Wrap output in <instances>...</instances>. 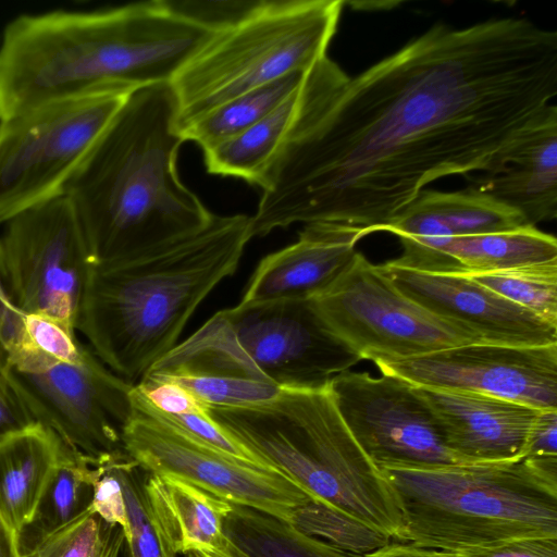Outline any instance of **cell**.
<instances>
[{
	"label": "cell",
	"instance_id": "6da1fadb",
	"mask_svg": "<svg viewBox=\"0 0 557 557\" xmlns=\"http://www.w3.org/2000/svg\"><path fill=\"white\" fill-rule=\"evenodd\" d=\"M557 96V33L522 17L433 25L356 76L305 73L251 236L295 223L382 228L430 183L497 172Z\"/></svg>",
	"mask_w": 557,
	"mask_h": 557
},
{
	"label": "cell",
	"instance_id": "7a4b0ae2",
	"mask_svg": "<svg viewBox=\"0 0 557 557\" xmlns=\"http://www.w3.org/2000/svg\"><path fill=\"white\" fill-rule=\"evenodd\" d=\"M213 35L161 0L21 15L0 48V122L98 91L171 83Z\"/></svg>",
	"mask_w": 557,
	"mask_h": 557
},
{
	"label": "cell",
	"instance_id": "3957f363",
	"mask_svg": "<svg viewBox=\"0 0 557 557\" xmlns=\"http://www.w3.org/2000/svg\"><path fill=\"white\" fill-rule=\"evenodd\" d=\"M184 141L170 83L128 95L65 187L91 264L138 255L209 224L214 214L177 173Z\"/></svg>",
	"mask_w": 557,
	"mask_h": 557
},
{
	"label": "cell",
	"instance_id": "277c9868",
	"mask_svg": "<svg viewBox=\"0 0 557 557\" xmlns=\"http://www.w3.org/2000/svg\"><path fill=\"white\" fill-rule=\"evenodd\" d=\"M250 216L214 215L199 231L109 263L91 264L75 331L134 384L176 344L197 307L238 268Z\"/></svg>",
	"mask_w": 557,
	"mask_h": 557
},
{
	"label": "cell",
	"instance_id": "5b68a950",
	"mask_svg": "<svg viewBox=\"0 0 557 557\" xmlns=\"http://www.w3.org/2000/svg\"><path fill=\"white\" fill-rule=\"evenodd\" d=\"M379 469L401 515L400 543L461 553L557 537V457Z\"/></svg>",
	"mask_w": 557,
	"mask_h": 557
},
{
	"label": "cell",
	"instance_id": "8992f818",
	"mask_svg": "<svg viewBox=\"0 0 557 557\" xmlns=\"http://www.w3.org/2000/svg\"><path fill=\"white\" fill-rule=\"evenodd\" d=\"M213 420L310 496L400 542L394 493L342 419L330 387L282 388L271 400L209 407Z\"/></svg>",
	"mask_w": 557,
	"mask_h": 557
},
{
	"label": "cell",
	"instance_id": "52a82bcc",
	"mask_svg": "<svg viewBox=\"0 0 557 557\" xmlns=\"http://www.w3.org/2000/svg\"><path fill=\"white\" fill-rule=\"evenodd\" d=\"M361 360L327 326L312 298H280L216 312L146 375H228L319 389Z\"/></svg>",
	"mask_w": 557,
	"mask_h": 557
},
{
	"label": "cell",
	"instance_id": "ba28073f",
	"mask_svg": "<svg viewBox=\"0 0 557 557\" xmlns=\"http://www.w3.org/2000/svg\"><path fill=\"white\" fill-rule=\"evenodd\" d=\"M343 0H263L238 25L214 34L171 81L183 127L213 108L326 55Z\"/></svg>",
	"mask_w": 557,
	"mask_h": 557
},
{
	"label": "cell",
	"instance_id": "9c48e42d",
	"mask_svg": "<svg viewBox=\"0 0 557 557\" xmlns=\"http://www.w3.org/2000/svg\"><path fill=\"white\" fill-rule=\"evenodd\" d=\"M131 92L98 91L0 122V224L64 195Z\"/></svg>",
	"mask_w": 557,
	"mask_h": 557
},
{
	"label": "cell",
	"instance_id": "30bf717a",
	"mask_svg": "<svg viewBox=\"0 0 557 557\" xmlns=\"http://www.w3.org/2000/svg\"><path fill=\"white\" fill-rule=\"evenodd\" d=\"M41 426L89 458L125 451L122 434L133 412L132 384L86 346L75 361L28 352L3 369Z\"/></svg>",
	"mask_w": 557,
	"mask_h": 557
},
{
	"label": "cell",
	"instance_id": "8fae6325",
	"mask_svg": "<svg viewBox=\"0 0 557 557\" xmlns=\"http://www.w3.org/2000/svg\"><path fill=\"white\" fill-rule=\"evenodd\" d=\"M327 326L361 359L389 361L484 343L401 293L362 253L312 297Z\"/></svg>",
	"mask_w": 557,
	"mask_h": 557
},
{
	"label": "cell",
	"instance_id": "7c38bea8",
	"mask_svg": "<svg viewBox=\"0 0 557 557\" xmlns=\"http://www.w3.org/2000/svg\"><path fill=\"white\" fill-rule=\"evenodd\" d=\"M133 412L124 426L125 451L146 471L188 482L228 503L292 522L313 499L284 473L224 454L182 431L134 385Z\"/></svg>",
	"mask_w": 557,
	"mask_h": 557
},
{
	"label": "cell",
	"instance_id": "4fadbf2b",
	"mask_svg": "<svg viewBox=\"0 0 557 557\" xmlns=\"http://www.w3.org/2000/svg\"><path fill=\"white\" fill-rule=\"evenodd\" d=\"M3 224L0 282L7 295L23 311L75 330L91 261L70 199L53 198Z\"/></svg>",
	"mask_w": 557,
	"mask_h": 557
},
{
	"label": "cell",
	"instance_id": "5bb4252c",
	"mask_svg": "<svg viewBox=\"0 0 557 557\" xmlns=\"http://www.w3.org/2000/svg\"><path fill=\"white\" fill-rule=\"evenodd\" d=\"M329 387L346 426L377 468L463 463L445 446L432 411L406 380L348 370Z\"/></svg>",
	"mask_w": 557,
	"mask_h": 557
},
{
	"label": "cell",
	"instance_id": "9a60e30c",
	"mask_svg": "<svg viewBox=\"0 0 557 557\" xmlns=\"http://www.w3.org/2000/svg\"><path fill=\"white\" fill-rule=\"evenodd\" d=\"M374 363L382 374L414 386L484 394L539 410L557 409V344L473 343Z\"/></svg>",
	"mask_w": 557,
	"mask_h": 557
},
{
	"label": "cell",
	"instance_id": "2e32d148",
	"mask_svg": "<svg viewBox=\"0 0 557 557\" xmlns=\"http://www.w3.org/2000/svg\"><path fill=\"white\" fill-rule=\"evenodd\" d=\"M377 269L430 312L476 333L484 343L511 346L557 344V326L466 274L420 271L392 260Z\"/></svg>",
	"mask_w": 557,
	"mask_h": 557
},
{
	"label": "cell",
	"instance_id": "e0dca14e",
	"mask_svg": "<svg viewBox=\"0 0 557 557\" xmlns=\"http://www.w3.org/2000/svg\"><path fill=\"white\" fill-rule=\"evenodd\" d=\"M432 411L445 446L463 463L523 458L540 411L484 394L416 386Z\"/></svg>",
	"mask_w": 557,
	"mask_h": 557
},
{
	"label": "cell",
	"instance_id": "ac0fdd59",
	"mask_svg": "<svg viewBox=\"0 0 557 557\" xmlns=\"http://www.w3.org/2000/svg\"><path fill=\"white\" fill-rule=\"evenodd\" d=\"M364 236L361 228L350 225L305 224L295 243L259 262L240 302L317 296L350 264L355 246Z\"/></svg>",
	"mask_w": 557,
	"mask_h": 557
},
{
	"label": "cell",
	"instance_id": "d6986e66",
	"mask_svg": "<svg viewBox=\"0 0 557 557\" xmlns=\"http://www.w3.org/2000/svg\"><path fill=\"white\" fill-rule=\"evenodd\" d=\"M474 190L519 211L529 225L557 215V107L547 106L516 136L495 173L470 177Z\"/></svg>",
	"mask_w": 557,
	"mask_h": 557
},
{
	"label": "cell",
	"instance_id": "ffe728a7",
	"mask_svg": "<svg viewBox=\"0 0 557 557\" xmlns=\"http://www.w3.org/2000/svg\"><path fill=\"white\" fill-rule=\"evenodd\" d=\"M395 264L420 271L482 274L557 259V240L535 226L450 238H399Z\"/></svg>",
	"mask_w": 557,
	"mask_h": 557
},
{
	"label": "cell",
	"instance_id": "44dd1931",
	"mask_svg": "<svg viewBox=\"0 0 557 557\" xmlns=\"http://www.w3.org/2000/svg\"><path fill=\"white\" fill-rule=\"evenodd\" d=\"M147 491L173 552L197 557H246L223 522L231 503L176 478L148 472Z\"/></svg>",
	"mask_w": 557,
	"mask_h": 557
},
{
	"label": "cell",
	"instance_id": "7402d4cb",
	"mask_svg": "<svg viewBox=\"0 0 557 557\" xmlns=\"http://www.w3.org/2000/svg\"><path fill=\"white\" fill-rule=\"evenodd\" d=\"M529 225L517 210L471 187L460 191L422 190L382 232L398 238H450Z\"/></svg>",
	"mask_w": 557,
	"mask_h": 557
},
{
	"label": "cell",
	"instance_id": "603a6c76",
	"mask_svg": "<svg viewBox=\"0 0 557 557\" xmlns=\"http://www.w3.org/2000/svg\"><path fill=\"white\" fill-rule=\"evenodd\" d=\"M65 447L40 424L0 444V512L17 535L32 521Z\"/></svg>",
	"mask_w": 557,
	"mask_h": 557
},
{
	"label": "cell",
	"instance_id": "cb8c5ba5",
	"mask_svg": "<svg viewBox=\"0 0 557 557\" xmlns=\"http://www.w3.org/2000/svg\"><path fill=\"white\" fill-rule=\"evenodd\" d=\"M298 88L261 121L203 151L207 171L262 188L293 119Z\"/></svg>",
	"mask_w": 557,
	"mask_h": 557
},
{
	"label": "cell",
	"instance_id": "d4e9b609",
	"mask_svg": "<svg viewBox=\"0 0 557 557\" xmlns=\"http://www.w3.org/2000/svg\"><path fill=\"white\" fill-rule=\"evenodd\" d=\"M99 474L96 459L66 445L32 521L18 533L21 550L82 515L91 504L94 485Z\"/></svg>",
	"mask_w": 557,
	"mask_h": 557
},
{
	"label": "cell",
	"instance_id": "484cf974",
	"mask_svg": "<svg viewBox=\"0 0 557 557\" xmlns=\"http://www.w3.org/2000/svg\"><path fill=\"white\" fill-rule=\"evenodd\" d=\"M232 543L246 557H350L292 522L231 503L223 522Z\"/></svg>",
	"mask_w": 557,
	"mask_h": 557
},
{
	"label": "cell",
	"instance_id": "4316f807",
	"mask_svg": "<svg viewBox=\"0 0 557 557\" xmlns=\"http://www.w3.org/2000/svg\"><path fill=\"white\" fill-rule=\"evenodd\" d=\"M305 72H294L236 96L180 128L184 140L202 151L261 121L299 87Z\"/></svg>",
	"mask_w": 557,
	"mask_h": 557
},
{
	"label": "cell",
	"instance_id": "83f0119b",
	"mask_svg": "<svg viewBox=\"0 0 557 557\" xmlns=\"http://www.w3.org/2000/svg\"><path fill=\"white\" fill-rule=\"evenodd\" d=\"M128 521L122 557H176L147 491L148 471L126 451L113 459Z\"/></svg>",
	"mask_w": 557,
	"mask_h": 557
},
{
	"label": "cell",
	"instance_id": "f1b7e54d",
	"mask_svg": "<svg viewBox=\"0 0 557 557\" xmlns=\"http://www.w3.org/2000/svg\"><path fill=\"white\" fill-rule=\"evenodd\" d=\"M123 529L103 520L89 506L61 529L39 539L23 557H121Z\"/></svg>",
	"mask_w": 557,
	"mask_h": 557
},
{
	"label": "cell",
	"instance_id": "f546056e",
	"mask_svg": "<svg viewBox=\"0 0 557 557\" xmlns=\"http://www.w3.org/2000/svg\"><path fill=\"white\" fill-rule=\"evenodd\" d=\"M469 276L557 326V259Z\"/></svg>",
	"mask_w": 557,
	"mask_h": 557
},
{
	"label": "cell",
	"instance_id": "4dcf8cb0",
	"mask_svg": "<svg viewBox=\"0 0 557 557\" xmlns=\"http://www.w3.org/2000/svg\"><path fill=\"white\" fill-rule=\"evenodd\" d=\"M292 523L305 533L325 541L349 555L368 554L393 541L387 535L315 499L298 508Z\"/></svg>",
	"mask_w": 557,
	"mask_h": 557
},
{
	"label": "cell",
	"instance_id": "1f68e13d",
	"mask_svg": "<svg viewBox=\"0 0 557 557\" xmlns=\"http://www.w3.org/2000/svg\"><path fill=\"white\" fill-rule=\"evenodd\" d=\"M159 379L175 381L207 406L221 408L264 403L276 397L282 389L268 382L228 375L187 374Z\"/></svg>",
	"mask_w": 557,
	"mask_h": 557
},
{
	"label": "cell",
	"instance_id": "d6a6232c",
	"mask_svg": "<svg viewBox=\"0 0 557 557\" xmlns=\"http://www.w3.org/2000/svg\"><path fill=\"white\" fill-rule=\"evenodd\" d=\"M263 0H161L166 10L213 34L225 32L249 17Z\"/></svg>",
	"mask_w": 557,
	"mask_h": 557
},
{
	"label": "cell",
	"instance_id": "836d02e7",
	"mask_svg": "<svg viewBox=\"0 0 557 557\" xmlns=\"http://www.w3.org/2000/svg\"><path fill=\"white\" fill-rule=\"evenodd\" d=\"M85 347L77 338L75 330L53 318L27 313L26 348L17 357L36 352L53 360L75 361Z\"/></svg>",
	"mask_w": 557,
	"mask_h": 557
},
{
	"label": "cell",
	"instance_id": "e575fe53",
	"mask_svg": "<svg viewBox=\"0 0 557 557\" xmlns=\"http://www.w3.org/2000/svg\"><path fill=\"white\" fill-rule=\"evenodd\" d=\"M160 413L164 419L191 437L224 454L253 465L276 470L265 463L255 453L248 449L244 444L216 423L209 413V407L207 409L196 410L178 416L165 414L163 412Z\"/></svg>",
	"mask_w": 557,
	"mask_h": 557
},
{
	"label": "cell",
	"instance_id": "d590c367",
	"mask_svg": "<svg viewBox=\"0 0 557 557\" xmlns=\"http://www.w3.org/2000/svg\"><path fill=\"white\" fill-rule=\"evenodd\" d=\"M120 454L96 459L100 474L94 485L90 507L107 522L120 525L126 535L128 530L126 505L120 480L113 468V459Z\"/></svg>",
	"mask_w": 557,
	"mask_h": 557
},
{
	"label": "cell",
	"instance_id": "8d00e7d4",
	"mask_svg": "<svg viewBox=\"0 0 557 557\" xmlns=\"http://www.w3.org/2000/svg\"><path fill=\"white\" fill-rule=\"evenodd\" d=\"M135 386L157 410L165 414H185L209 407L183 385L169 379L144 376Z\"/></svg>",
	"mask_w": 557,
	"mask_h": 557
},
{
	"label": "cell",
	"instance_id": "74e56055",
	"mask_svg": "<svg viewBox=\"0 0 557 557\" xmlns=\"http://www.w3.org/2000/svg\"><path fill=\"white\" fill-rule=\"evenodd\" d=\"M27 312L7 295L0 282V367H4L26 348Z\"/></svg>",
	"mask_w": 557,
	"mask_h": 557
},
{
	"label": "cell",
	"instance_id": "f35d334b",
	"mask_svg": "<svg viewBox=\"0 0 557 557\" xmlns=\"http://www.w3.org/2000/svg\"><path fill=\"white\" fill-rule=\"evenodd\" d=\"M38 425L0 367V444Z\"/></svg>",
	"mask_w": 557,
	"mask_h": 557
},
{
	"label": "cell",
	"instance_id": "ab89813d",
	"mask_svg": "<svg viewBox=\"0 0 557 557\" xmlns=\"http://www.w3.org/2000/svg\"><path fill=\"white\" fill-rule=\"evenodd\" d=\"M454 554L455 557H557V537L523 539Z\"/></svg>",
	"mask_w": 557,
	"mask_h": 557
},
{
	"label": "cell",
	"instance_id": "60d3db41",
	"mask_svg": "<svg viewBox=\"0 0 557 557\" xmlns=\"http://www.w3.org/2000/svg\"><path fill=\"white\" fill-rule=\"evenodd\" d=\"M523 457H557V409L537 412L528 434Z\"/></svg>",
	"mask_w": 557,
	"mask_h": 557
},
{
	"label": "cell",
	"instance_id": "b9f144b4",
	"mask_svg": "<svg viewBox=\"0 0 557 557\" xmlns=\"http://www.w3.org/2000/svg\"><path fill=\"white\" fill-rule=\"evenodd\" d=\"M372 557H455L453 552L423 548L409 543L389 542L371 552Z\"/></svg>",
	"mask_w": 557,
	"mask_h": 557
},
{
	"label": "cell",
	"instance_id": "7bdbcfd3",
	"mask_svg": "<svg viewBox=\"0 0 557 557\" xmlns=\"http://www.w3.org/2000/svg\"><path fill=\"white\" fill-rule=\"evenodd\" d=\"M0 557H23L18 535L0 512Z\"/></svg>",
	"mask_w": 557,
	"mask_h": 557
},
{
	"label": "cell",
	"instance_id": "ee69618b",
	"mask_svg": "<svg viewBox=\"0 0 557 557\" xmlns=\"http://www.w3.org/2000/svg\"><path fill=\"white\" fill-rule=\"evenodd\" d=\"M350 557H372L371 553L363 554V555H351Z\"/></svg>",
	"mask_w": 557,
	"mask_h": 557
},
{
	"label": "cell",
	"instance_id": "f6af8a7d",
	"mask_svg": "<svg viewBox=\"0 0 557 557\" xmlns=\"http://www.w3.org/2000/svg\"><path fill=\"white\" fill-rule=\"evenodd\" d=\"M184 557H197V556H195L193 554H187V555H184Z\"/></svg>",
	"mask_w": 557,
	"mask_h": 557
}]
</instances>
